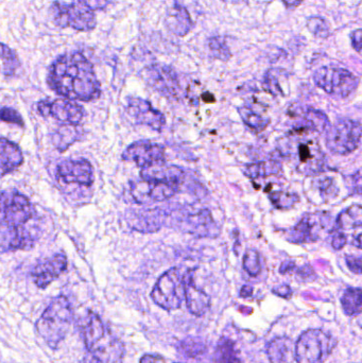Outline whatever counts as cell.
<instances>
[{"label":"cell","mask_w":362,"mask_h":363,"mask_svg":"<svg viewBox=\"0 0 362 363\" xmlns=\"http://www.w3.org/2000/svg\"><path fill=\"white\" fill-rule=\"evenodd\" d=\"M48 84L57 95L70 100L94 101L101 94L93 64L82 53H66L50 66Z\"/></svg>","instance_id":"obj_1"},{"label":"cell","mask_w":362,"mask_h":363,"mask_svg":"<svg viewBox=\"0 0 362 363\" xmlns=\"http://www.w3.org/2000/svg\"><path fill=\"white\" fill-rule=\"evenodd\" d=\"M83 337L89 355L98 362L116 363L123 358V343L113 336L99 315L91 311L85 318Z\"/></svg>","instance_id":"obj_2"},{"label":"cell","mask_w":362,"mask_h":363,"mask_svg":"<svg viewBox=\"0 0 362 363\" xmlns=\"http://www.w3.org/2000/svg\"><path fill=\"white\" fill-rule=\"evenodd\" d=\"M74 319L72 306L66 296H59L51 301L40 319L36 330L50 349L57 350L67 336Z\"/></svg>","instance_id":"obj_3"},{"label":"cell","mask_w":362,"mask_h":363,"mask_svg":"<svg viewBox=\"0 0 362 363\" xmlns=\"http://www.w3.org/2000/svg\"><path fill=\"white\" fill-rule=\"evenodd\" d=\"M166 223L176 230L200 238H216L220 234V228L215 222L210 211L206 208L176 207L167 211Z\"/></svg>","instance_id":"obj_4"},{"label":"cell","mask_w":362,"mask_h":363,"mask_svg":"<svg viewBox=\"0 0 362 363\" xmlns=\"http://www.w3.org/2000/svg\"><path fill=\"white\" fill-rule=\"evenodd\" d=\"M187 272L183 273L179 268L166 271L157 279L151 292V298L164 311H174L182 306L185 300Z\"/></svg>","instance_id":"obj_5"},{"label":"cell","mask_w":362,"mask_h":363,"mask_svg":"<svg viewBox=\"0 0 362 363\" xmlns=\"http://www.w3.org/2000/svg\"><path fill=\"white\" fill-rule=\"evenodd\" d=\"M50 16L57 27L72 28L77 31H93L97 25L95 11L76 0L72 4L53 2L50 6Z\"/></svg>","instance_id":"obj_6"},{"label":"cell","mask_w":362,"mask_h":363,"mask_svg":"<svg viewBox=\"0 0 362 363\" xmlns=\"http://www.w3.org/2000/svg\"><path fill=\"white\" fill-rule=\"evenodd\" d=\"M35 216V207L25 194L17 190H4L1 192V228L14 230L25 228L30 222L34 221Z\"/></svg>","instance_id":"obj_7"},{"label":"cell","mask_w":362,"mask_h":363,"mask_svg":"<svg viewBox=\"0 0 362 363\" xmlns=\"http://www.w3.org/2000/svg\"><path fill=\"white\" fill-rule=\"evenodd\" d=\"M337 341L321 330H308L300 336L295 345L298 363H324Z\"/></svg>","instance_id":"obj_8"},{"label":"cell","mask_w":362,"mask_h":363,"mask_svg":"<svg viewBox=\"0 0 362 363\" xmlns=\"http://www.w3.org/2000/svg\"><path fill=\"white\" fill-rule=\"evenodd\" d=\"M314 81L319 89L337 97H348L359 84L358 78L348 69L327 66L315 72Z\"/></svg>","instance_id":"obj_9"},{"label":"cell","mask_w":362,"mask_h":363,"mask_svg":"<svg viewBox=\"0 0 362 363\" xmlns=\"http://www.w3.org/2000/svg\"><path fill=\"white\" fill-rule=\"evenodd\" d=\"M362 125L351 119H342L327 132V146L335 155H346L358 148Z\"/></svg>","instance_id":"obj_10"},{"label":"cell","mask_w":362,"mask_h":363,"mask_svg":"<svg viewBox=\"0 0 362 363\" xmlns=\"http://www.w3.org/2000/svg\"><path fill=\"white\" fill-rule=\"evenodd\" d=\"M180 187L172 184L154 180L133 181L129 184L131 201L138 205H151L172 198Z\"/></svg>","instance_id":"obj_11"},{"label":"cell","mask_w":362,"mask_h":363,"mask_svg":"<svg viewBox=\"0 0 362 363\" xmlns=\"http://www.w3.org/2000/svg\"><path fill=\"white\" fill-rule=\"evenodd\" d=\"M144 80L149 86L166 98H180L182 94L178 74L170 66L153 64L144 70Z\"/></svg>","instance_id":"obj_12"},{"label":"cell","mask_w":362,"mask_h":363,"mask_svg":"<svg viewBox=\"0 0 362 363\" xmlns=\"http://www.w3.org/2000/svg\"><path fill=\"white\" fill-rule=\"evenodd\" d=\"M123 159L127 162H133L142 169L164 165L166 163L165 148L162 145L149 140H140L130 145L123 151Z\"/></svg>","instance_id":"obj_13"},{"label":"cell","mask_w":362,"mask_h":363,"mask_svg":"<svg viewBox=\"0 0 362 363\" xmlns=\"http://www.w3.org/2000/svg\"><path fill=\"white\" fill-rule=\"evenodd\" d=\"M125 112L136 125H145L157 132L162 131L165 127L166 118L163 113L142 98H128Z\"/></svg>","instance_id":"obj_14"},{"label":"cell","mask_w":362,"mask_h":363,"mask_svg":"<svg viewBox=\"0 0 362 363\" xmlns=\"http://www.w3.org/2000/svg\"><path fill=\"white\" fill-rule=\"evenodd\" d=\"M57 179L68 185L89 187L94 183V168L86 160H66L57 166Z\"/></svg>","instance_id":"obj_15"},{"label":"cell","mask_w":362,"mask_h":363,"mask_svg":"<svg viewBox=\"0 0 362 363\" xmlns=\"http://www.w3.org/2000/svg\"><path fill=\"white\" fill-rule=\"evenodd\" d=\"M167 211L161 207L154 208L132 209L127 211L125 220L128 225L140 233H155L166 223Z\"/></svg>","instance_id":"obj_16"},{"label":"cell","mask_w":362,"mask_h":363,"mask_svg":"<svg viewBox=\"0 0 362 363\" xmlns=\"http://www.w3.org/2000/svg\"><path fill=\"white\" fill-rule=\"evenodd\" d=\"M67 269V257L64 253H57L49 258L36 264L32 271L34 283L40 289L48 287L60 275L63 274Z\"/></svg>","instance_id":"obj_17"},{"label":"cell","mask_w":362,"mask_h":363,"mask_svg":"<svg viewBox=\"0 0 362 363\" xmlns=\"http://www.w3.org/2000/svg\"><path fill=\"white\" fill-rule=\"evenodd\" d=\"M84 108L74 100L67 98H59L50 102L49 116L63 125H78L84 117Z\"/></svg>","instance_id":"obj_18"},{"label":"cell","mask_w":362,"mask_h":363,"mask_svg":"<svg viewBox=\"0 0 362 363\" xmlns=\"http://www.w3.org/2000/svg\"><path fill=\"white\" fill-rule=\"evenodd\" d=\"M185 301H186L189 313L196 315V317H201V315H205L206 311L210 307V296L195 285L191 271L187 272Z\"/></svg>","instance_id":"obj_19"},{"label":"cell","mask_w":362,"mask_h":363,"mask_svg":"<svg viewBox=\"0 0 362 363\" xmlns=\"http://www.w3.org/2000/svg\"><path fill=\"white\" fill-rule=\"evenodd\" d=\"M140 177L145 180L164 182V183L172 184L181 187L184 182L185 174L178 166H167L164 164V165L145 168L140 172Z\"/></svg>","instance_id":"obj_20"},{"label":"cell","mask_w":362,"mask_h":363,"mask_svg":"<svg viewBox=\"0 0 362 363\" xmlns=\"http://www.w3.org/2000/svg\"><path fill=\"white\" fill-rule=\"evenodd\" d=\"M166 27L171 33L185 36L193 28V21L185 6L176 4L168 10L165 18Z\"/></svg>","instance_id":"obj_21"},{"label":"cell","mask_w":362,"mask_h":363,"mask_svg":"<svg viewBox=\"0 0 362 363\" xmlns=\"http://www.w3.org/2000/svg\"><path fill=\"white\" fill-rule=\"evenodd\" d=\"M23 163V155L21 148L6 138L0 140V165L1 174H12Z\"/></svg>","instance_id":"obj_22"},{"label":"cell","mask_w":362,"mask_h":363,"mask_svg":"<svg viewBox=\"0 0 362 363\" xmlns=\"http://www.w3.org/2000/svg\"><path fill=\"white\" fill-rule=\"evenodd\" d=\"M270 363H293L295 360V347L287 337H278L270 341L267 347Z\"/></svg>","instance_id":"obj_23"},{"label":"cell","mask_w":362,"mask_h":363,"mask_svg":"<svg viewBox=\"0 0 362 363\" xmlns=\"http://www.w3.org/2000/svg\"><path fill=\"white\" fill-rule=\"evenodd\" d=\"M80 134L77 125H63L52 134L53 146L60 152H64L80 138Z\"/></svg>","instance_id":"obj_24"},{"label":"cell","mask_w":362,"mask_h":363,"mask_svg":"<svg viewBox=\"0 0 362 363\" xmlns=\"http://www.w3.org/2000/svg\"><path fill=\"white\" fill-rule=\"evenodd\" d=\"M316 224L317 222L315 221L314 218L310 217V216L302 219L293 228V238H291L293 242H312V241L316 240L318 237L315 230Z\"/></svg>","instance_id":"obj_25"},{"label":"cell","mask_w":362,"mask_h":363,"mask_svg":"<svg viewBox=\"0 0 362 363\" xmlns=\"http://www.w3.org/2000/svg\"><path fill=\"white\" fill-rule=\"evenodd\" d=\"M342 308L346 315H361L362 311V290L358 288H349L341 298Z\"/></svg>","instance_id":"obj_26"},{"label":"cell","mask_w":362,"mask_h":363,"mask_svg":"<svg viewBox=\"0 0 362 363\" xmlns=\"http://www.w3.org/2000/svg\"><path fill=\"white\" fill-rule=\"evenodd\" d=\"M281 170L280 164L273 161L259 162V163L250 164L244 169V174L248 178L259 179L266 177L274 176Z\"/></svg>","instance_id":"obj_27"},{"label":"cell","mask_w":362,"mask_h":363,"mask_svg":"<svg viewBox=\"0 0 362 363\" xmlns=\"http://www.w3.org/2000/svg\"><path fill=\"white\" fill-rule=\"evenodd\" d=\"M216 363H242L236 353L235 345L230 339L222 338L215 354Z\"/></svg>","instance_id":"obj_28"},{"label":"cell","mask_w":362,"mask_h":363,"mask_svg":"<svg viewBox=\"0 0 362 363\" xmlns=\"http://www.w3.org/2000/svg\"><path fill=\"white\" fill-rule=\"evenodd\" d=\"M337 224L339 228H344V230L362 226V206L352 205L349 207L344 213H340Z\"/></svg>","instance_id":"obj_29"},{"label":"cell","mask_w":362,"mask_h":363,"mask_svg":"<svg viewBox=\"0 0 362 363\" xmlns=\"http://www.w3.org/2000/svg\"><path fill=\"white\" fill-rule=\"evenodd\" d=\"M238 112L244 123L255 131H263L269 125V119L261 116L248 106L238 108Z\"/></svg>","instance_id":"obj_30"},{"label":"cell","mask_w":362,"mask_h":363,"mask_svg":"<svg viewBox=\"0 0 362 363\" xmlns=\"http://www.w3.org/2000/svg\"><path fill=\"white\" fill-rule=\"evenodd\" d=\"M1 61H2V74L4 77L14 76L16 70L18 69L21 63H19L18 57L16 52L6 44H1Z\"/></svg>","instance_id":"obj_31"},{"label":"cell","mask_w":362,"mask_h":363,"mask_svg":"<svg viewBox=\"0 0 362 363\" xmlns=\"http://www.w3.org/2000/svg\"><path fill=\"white\" fill-rule=\"evenodd\" d=\"M244 271L250 277H257L261 273V266L259 260V252L255 249H250L244 253V262H242Z\"/></svg>","instance_id":"obj_32"},{"label":"cell","mask_w":362,"mask_h":363,"mask_svg":"<svg viewBox=\"0 0 362 363\" xmlns=\"http://www.w3.org/2000/svg\"><path fill=\"white\" fill-rule=\"evenodd\" d=\"M208 47L210 52L216 59L227 61L231 57V51L225 38L221 36H215L208 40Z\"/></svg>","instance_id":"obj_33"},{"label":"cell","mask_w":362,"mask_h":363,"mask_svg":"<svg viewBox=\"0 0 362 363\" xmlns=\"http://www.w3.org/2000/svg\"><path fill=\"white\" fill-rule=\"evenodd\" d=\"M307 28L317 38H327L331 35V27L322 17H310L307 21Z\"/></svg>","instance_id":"obj_34"},{"label":"cell","mask_w":362,"mask_h":363,"mask_svg":"<svg viewBox=\"0 0 362 363\" xmlns=\"http://www.w3.org/2000/svg\"><path fill=\"white\" fill-rule=\"evenodd\" d=\"M305 123L310 129L317 132H322L329 125V118L319 111L310 110L305 113Z\"/></svg>","instance_id":"obj_35"},{"label":"cell","mask_w":362,"mask_h":363,"mask_svg":"<svg viewBox=\"0 0 362 363\" xmlns=\"http://www.w3.org/2000/svg\"><path fill=\"white\" fill-rule=\"evenodd\" d=\"M271 202L278 208H288L293 206L299 201L297 194L289 192L276 191L270 196Z\"/></svg>","instance_id":"obj_36"},{"label":"cell","mask_w":362,"mask_h":363,"mask_svg":"<svg viewBox=\"0 0 362 363\" xmlns=\"http://www.w3.org/2000/svg\"><path fill=\"white\" fill-rule=\"evenodd\" d=\"M0 116H1V121H4V123H14V125H18L21 127L23 125V117L14 108H6L4 106V108H1Z\"/></svg>","instance_id":"obj_37"},{"label":"cell","mask_w":362,"mask_h":363,"mask_svg":"<svg viewBox=\"0 0 362 363\" xmlns=\"http://www.w3.org/2000/svg\"><path fill=\"white\" fill-rule=\"evenodd\" d=\"M276 72H278L276 70H269L267 74H266L265 82H264L266 89L269 91L270 93L273 94V95L282 93L280 82H278V77H276Z\"/></svg>","instance_id":"obj_38"},{"label":"cell","mask_w":362,"mask_h":363,"mask_svg":"<svg viewBox=\"0 0 362 363\" xmlns=\"http://www.w3.org/2000/svg\"><path fill=\"white\" fill-rule=\"evenodd\" d=\"M181 352L188 357H196L201 353L203 347L198 341L185 340L181 343Z\"/></svg>","instance_id":"obj_39"},{"label":"cell","mask_w":362,"mask_h":363,"mask_svg":"<svg viewBox=\"0 0 362 363\" xmlns=\"http://www.w3.org/2000/svg\"><path fill=\"white\" fill-rule=\"evenodd\" d=\"M346 264L349 269L352 271L355 274H362V257H357V256H346Z\"/></svg>","instance_id":"obj_40"},{"label":"cell","mask_w":362,"mask_h":363,"mask_svg":"<svg viewBox=\"0 0 362 363\" xmlns=\"http://www.w3.org/2000/svg\"><path fill=\"white\" fill-rule=\"evenodd\" d=\"M76 1L82 2L85 6H89L95 11L106 9L113 0H76Z\"/></svg>","instance_id":"obj_41"},{"label":"cell","mask_w":362,"mask_h":363,"mask_svg":"<svg viewBox=\"0 0 362 363\" xmlns=\"http://www.w3.org/2000/svg\"><path fill=\"white\" fill-rule=\"evenodd\" d=\"M351 38H352V45L355 50L362 57V29L355 30Z\"/></svg>","instance_id":"obj_42"},{"label":"cell","mask_w":362,"mask_h":363,"mask_svg":"<svg viewBox=\"0 0 362 363\" xmlns=\"http://www.w3.org/2000/svg\"><path fill=\"white\" fill-rule=\"evenodd\" d=\"M346 245V237L342 233H336L335 236L333 237V240H332V247L339 251Z\"/></svg>","instance_id":"obj_43"},{"label":"cell","mask_w":362,"mask_h":363,"mask_svg":"<svg viewBox=\"0 0 362 363\" xmlns=\"http://www.w3.org/2000/svg\"><path fill=\"white\" fill-rule=\"evenodd\" d=\"M352 186L355 194H362V169L352 177Z\"/></svg>","instance_id":"obj_44"},{"label":"cell","mask_w":362,"mask_h":363,"mask_svg":"<svg viewBox=\"0 0 362 363\" xmlns=\"http://www.w3.org/2000/svg\"><path fill=\"white\" fill-rule=\"evenodd\" d=\"M273 292L276 296H281L283 298H290V296H293V290H291L288 285L280 286V287L276 288Z\"/></svg>","instance_id":"obj_45"},{"label":"cell","mask_w":362,"mask_h":363,"mask_svg":"<svg viewBox=\"0 0 362 363\" xmlns=\"http://www.w3.org/2000/svg\"><path fill=\"white\" fill-rule=\"evenodd\" d=\"M38 110L43 116H49V113H50V101L43 100V101L38 102Z\"/></svg>","instance_id":"obj_46"},{"label":"cell","mask_w":362,"mask_h":363,"mask_svg":"<svg viewBox=\"0 0 362 363\" xmlns=\"http://www.w3.org/2000/svg\"><path fill=\"white\" fill-rule=\"evenodd\" d=\"M140 363H165V359L159 355H145Z\"/></svg>","instance_id":"obj_47"},{"label":"cell","mask_w":362,"mask_h":363,"mask_svg":"<svg viewBox=\"0 0 362 363\" xmlns=\"http://www.w3.org/2000/svg\"><path fill=\"white\" fill-rule=\"evenodd\" d=\"M299 152L300 159H301L302 162H307L312 157V150H310V147L305 146V145H302L300 147Z\"/></svg>","instance_id":"obj_48"},{"label":"cell","mask_w":362,"mask_h":363,"mask_svg":"<svg viewBox=\"0 0 362 363\" xmlns=\"http://www.w3.org/2000/svg\"><path fill=\"white\" fill-rule=\"evenodd\" d=\"M253 294V288L251 286H244L242 291H240V296L242 298H250Z\"/></svg>","instance_id":"obj_49"},{"label":"cell","mask_w":362,"mask_h":363,"mask_svg":"<svg viewBox=\"0 0 362 363\" xmlns=\"http://www.w3.org/2000/svg\"><path fill=\"white\" fill-rule=\"evenodd\" d=\"M303 0H283L287 8H297L302 4Z\"/></svg>","instance_id":"obj_50"},{"label":"cell","mask_w":362,"mask_h":363,"mask_svg":"<svg viewBox=\"0 0 362 363\" xmlns=\"http://www.w3.org/2000/svg\"><path fill=\"white\" fill-rule=\"evenodd\" d=\"M353 245H354L355 247H359V249H362V234L358 235V236L354 239Z\"/></svg>","instance_id":"obj_51"},{"label":"cell","mask_w":362,"mask_h":363,"mask_svg":"<svg viewBox=\"0 0 362 363\" xmlns=\"http://www.w3.org/2000/svg\"><path fill=\"white\" fill-rule=\"evenodd\" d=\"M358 325L362 328V315L358 318Z\"/></svg>","instance_id":"obj_52"}]
</instances>
